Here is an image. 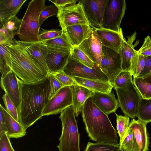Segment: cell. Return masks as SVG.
Here are the masks:
<instances>
[{
	"instance_id": "1",
	"label": "cell",
	"mask_w": 151,
	"mask_h": 151,
	"mask_svg": "<svg viewBox=\"0 0 151 151\" xmlns=\"http://www.w3.org/2000/svg\"><path fill=\"white\" fill-rule=\"evenodd\" d=\"M18 81L20 96L19 122L26 130L42 116L43 110L49 100L50 81L48 75L32 83L19 78Z\"/></svg>"
},
{
	"instance_id": "2",
	"label": "cell",
	"mask_w": 151,
	"mask_h": 151,
	"mask_svg": "<svg viewBox=\"0 0 151 151\" xmlns=\"http://www.w3.org/2000/svg\"><path fill=\"white\" fill-rule=\"evenodd\" d=\"M82 112L85 129L91 140L96 142L119 144L117 132L108 116L96 106L91 98L85 102Z\"/></svg>"
},
{
	"instance_id": "3",
	"label": "cell",
	"mask_w": 151,
	"mask_h": 151,
	"mask_svg": "<svg viewBox=\"0 0 151 151\" xmlns=\"http://www.w3.org/2000/svg\"><path fill=\"white\" fill-rule=\"evenodd\" d=\"M12 71L27 83L39 81L49 73L30 56L19 41L14 40L10 46Z\"/></svg>"
},
{
	"instance_id": "4",
	"label": "cell",
	"mask_w": 151,
	"mask_h": 151,
	"mask_svg": "<svg viewBox=\"0 0 151 151\" xmlns=\"http://www.w3.org/2000/svg\"><path fill=\"white\" fill-rule=\"evenodd\" d=\"M45 0H32L29 3L22 19L20 27L16 32L20 40L24 42L39 41L40 14L45 7Z\"/></svg>"
},
{
	"instance_id": "5",
	"label": "cell",
	"mask_w": 151,
	"mask_h": 151,
	"mask_svg": "<svg viewBox=\"0 0 151 151\" xmlns=\"http://www.w3.org/2000/svg\"><path fill=\"white\" fill-rule=\"evenodd\" d=\"M73 106L61 112L62 130L57 147L59 151H80V135Z\"/></svg>"
},
{
	"instance_id": "6",
	"label": "cell",
	"mask_w": 151,
	"mask_h": 151,
	"mask_svg": "<svg viewBox=\"0 0 151 151\" xmlns=\"http://www.w3.org/2000/svg\"><path fill=\"white\" fill-rule=\"evenodd\" d=\"M114 89L119 107L123 113L129 117L134 119L137 116L142 98L132 81L125 88Z\"/></svg>"
},
{
	"instance_id": "7",
	"label": "cell",
	"mask_w": 151,
	"mask_h": 151,
	"mask_svg": "<svg viewBox=\"0 0 151 151\" xmlns=\"http://www.w3.org/2000/svg\"><path fill=\"white\" fill-rule=\"evenodd\" d=\"M126 7L125 0H108L104 12L102 28L123 33L120 25Z\"/></svg>"
},
{
	"instance_id": "8",
	"label": "cell",
	"mask_w": 151,
	"mask_h": 151,
	"mask_svg": "<svg viewBox=\"0 0 151 151\" xmlns=\"http://www.w3.org/2000/svg\"><path fill=\"white\" fill-rule=\"evenodd\" d=\"M40 44L45 55L46 63L49 73L63 70L68 63L71 50L46 45L40 41Z\"/></svg>"
},
{
	"instance_id": "9",
	"label": "cell",
	"mask_w": 151,
	"mask_h": 151,
	"mask_svg": "<svg viewBox=\"0 0 151 151\" xmlns=\"http://www.w3.org/2000/svg\"><path fill=\"white\" fill-rule=\"evenodd\" d=\"M63 71L73 78L78 77L109 82L107 76L97 65L95 64L92 68H90L73 59L70 55Z\"/></svg>"
},
{
	"instance_id": "10",
	"label": "cell",
	"mask_w": 151,
	"mask_h": 151,
	"mask_svg": "<svg viewBox=\"0 0 151 151\" xmlns=\"http://www.w3.org/2000/svg\"><path fill=\"white\" fill-rule=\"evenodd\" d=\"M100 68L112 85L117 76L123 70L121 58L117 52L102 45Z\"/></svg>"
},
{
	"instance_id": "11",
	"label": "cell",
	"mask_w": 151,
	"mask_h": 151,
	"mask_svg": "<svg viewBox=\"0 0 151 151\" xmlns=\"http://www.w3.org/2000/svg\"><path fill=\"white\" fill-rule=\"evenodd\" d=\"M57 17L62 30L66 27L75 25H89L83 6L78 2L58 9Z\"/></svg>"
},
{
	"instance_id": "12",
	"label": "cell",
	"mask_w": 151,
	"mask_h": 151,
	"mask_svg": "<svg viewBox=\"0 0 151 151\" xmlns=\"http://www.w3.org/2000/svg\"><path fill=\"white\" fill-rule=\"evenodd\" d=\"M73 104V94L70 86L63 87L49 100L43 110L42 116L61 112Z\"/></svg>"
},
{
	"instance_id": "13",
	"label": "cell",
	"mask_w": 151,
	"mask_h": 151,
	"mask_svg": "<svg viewBox=\"0 0 151 151\" xmlns=\"http://www.w3.org/2000/svg\"><path fill=\"white\" fill-rule=\"evenodd\" d=\"M108 0H79L89 25L94 30L102 28L104 12Z\"/></svg>"
},
{
	"instance_id": "14",
	"label": "cell",
	"mask_w": 151,
	"mask_h": 151,
	"mask_svg": "<svg viewBox=\"0 0 151 151\" xmlns=\"http://www.w3.org/2000/svg\"><path fill=\"white\" fill-rule=\"evenodd\" d=\"M99 68L102 55V45L94 31L78 46Z\"/></svg>"
},
{
	"instance_id": "15",
	"label": "cell",
	"mask_w": 151,
	"mask_h": 151,
	"mask_svg": "<svg viewBox=\"0 0 151 151\" xmlns=\"http://www.w3.org/2000/svg\"><path fill=\"white\" fill-rule=\"evenodd\" d=\"M18 78L12 71L4 77H1L0 83L1 88L13 102L18 111L20 96Z\"/></svg>"
},
{
	"instance_id": "16",
	"label": "cell",
	"mask_w": 151,
	"mask_h": 151,
	"mask_svg": "<svg viewBox=\"0 0 151 151\" xmlns=\"http://www.w3.org/2000/svg\"><path fill=\"white\" fill-rule=\"evenodd\" d=\"M63 30L73 47H77L90 37L94 30L90 26L78 24L68 26Z\"/></svg>"
},
{
	"instance_id": "17",
	"label": "cell",
	"mask_w": 151,
	"mask_h": 151,
	"mask_svg": "<svg viewBox=\"0 0 151 151\" xmlns=\"http://www.w3.org/2000/svg\"><path fill=\"white\" fill-rule=\"evenodd\" d=\"M91 98L96 106L108 116L115 112L119 107L113 91L109 93L95 92Z\"/></svg>"
},
{
	"instance_id": "18",
	"label": "cell",
	"mask_w": 151,
	"mask_h": 151,
	"mask_svg": "<svg viewBox=\"0 0 151 151\" xmlns=\"http://www.w3.org/2000/svg\"><path fill=\"white\" fill-rule=\"evenodd\" d=\"M94 31L100 40L102 45L111 48L119 53L124 38L123 33H119L104 28L95 29Z\"/></svg>"
},
{
	"instance_id": "19",
	"label": "cell",
	"mask_w": 151,
	"mask_h": 151,
	"mask_svg": "<svg viewBox=\"0 0 151 151\" xmlns=\"http://www.w3.org/2000/svg\"><path fill=\"white\" fill-rule=\"evenodd\" d=\"M147 124L138 119H132L129 127L133 131L137 151H148L149 140L146 125Z\"/></svg>"
},
{
	"instance_id": "20",
	"label": "cell",
	"mask_w": 151,
	"mask_h": 151,
	"mask_svg": "<svg viewBox=\"0 0 151 151\" xmlns=\"http://www.w3.org/2000/svg\"><path fill=\"white\" fill-rule=\"evenodd\" d=\"M70 86L73 94L72 105L75 116L78 117L82 111L85 102L88 99L92 96L94 92L78 85Z\"/></svg>"
},
{
	"instance_id": "21",
	"label": "cell",
	"mask_w": 151,
	"mask_h": 151,
	"mask_svg": "<svg viewBox=\"0 0 151 151\" xmlns=\"http://www.w3.org/2000/svg\"><path fill=\"white\" fill-rule=\"evenodd\" d=\"M136 35L137 33L134 32L127 37V41L125 38L123 41L119 52L121 58L123 71L130 72L131 60L135 51L133 43L136 39Z\"/></svg>"
},
{
	"instance_id": "22",
	"label": "cell",
	"mask_w": 151,
	"mask_h": 151,
	"mask_svg": "<svg viewBox=\"0 0 151 151\" xmlns=\"http://www.w3.org/2000/svg\"><path fill=\"white\" fill-rule=\"evenodd\" d=\"M26 1V0H0V23L16 16Z\"/></svg>"
},
{
	"instance_id": "23",
	"label": "cell",
	"mask_w": 151,
	"mask_h": 151,
	"mask_svg": "<svg viewBox=\"0 0 151 151\" xmlns=\"http://www.w3.org/2000/svg\"><path fill=\"white\" fill-rule=\"evenodd\" d=\"M78 85L83 86L93 92L109 93L114 86L109 82L78 77H73Z\"/></svg>"
},
{
	"instance_id": "24",
	"label": "cell",
	"mask_w": 151,
	"mask_h": 151,
	"mask_svg": "<svg viewBox=\"0 0 151 151\" xmlns=\"http://www.w3.org/2000/svg\"><path fill=\"white\" fill-rule=\"evenodd\" d=\"M5 117L6 132L9 137L16 139L25 135L27 133L22 125L6 111L2 106Z\"/></svg>"
},
{
	"instance_id": "25",
	"label": "cell",
	"mask_w": 151,
	"mask_h": 151,
	"mask_svg": "<svg viewBox=\"0 0 151 151\" xmlns=\"http://www.w3.org/2000/svg\"><path fill=\"white\" fill-rule=\"evenodd\" d=\"M19 41L33 59L49 73L46 63L45 55L40 46V42H28Z\"/></svg>"
},
{
	"instance_id": "26",
	"label": "cell",
	"mask_w": 151,
	"mask_h": 151,
	"mask_svg": "<svg viewBox=\"0 0 151 151\" xmlns=\"http://www.w3.org/2000/svg\"><path fill=\"white\" fill-rule=\"evenodd\" d=\"M10 46L7 44H0V71L2 78L12 71Z\"/></svg>"
},
{
	"instance_id": "27",
	"label": "cell",
	"mask_w": 151,
	"mask_h": 151,
	"mask_svg": "<svg viewBox=\"0 0 151 151\" xmlns=\"http://www.w3.org/2000/svg\"><path fill=\"white\" fill-rule=\"evenodd\" d=\"M22 20L15 16L0 23V31L4 33L12 44L14 42V36L20 27Z\"/></svg>"
},
{
	"instance_id": "28",
	"label": "cell",
	"mask_w": 151,
	"mask_h": 151,
	"mask_svg": "<svg viewBox=\"0 0 151 151\" xmlns=\"http://www.w3.org/2000/svg\"><path fill=\"white\" fill-rule=\"evenodd\" d=\"M146 57L138 53L135 50L131 60L130 73L133 78L137 77L143 70L145 65Z\"/></svg>"
},
{
	"instance_id": "29",
	"label": "cell",
	"mask_w": 151,
	"mask_h": 151,
	"mask_svg": "<svg viewBox=\"0 0 151 151\" xmlns=\"http://www.w3.org/2000/svg\"><path fill=\"white\" fill-rule=\"evenodd\" d=\"M132 83L143 99H151V84L145 81L142 78H133Z\"/></svg>"
},
{
	"instance_id": "30",
	"label": "cell",
	"mask_w": 151,
	"mask_h": 151,
	"mask_svg": "<svg viewBox=\"0 0 151 151\" xmlns=\"http://www.w3.org/2000/svg\"><path fill=\"white\" fill-rule=\"evenodd\" d=\"M136 117L147 124L151 122V99H142Z\"/></svg>"
},
{
	"instance_id": "31",
	"label": "cell",
	"mask_w": 151,
	"mask_h": 151,
	"mask_svg": "<svg viewBox=\"0 0 151 151\" xmlns=\"http://www.w3.org/2000/svg\"><path fill=\"white\" fill-rule=\"evenodd\" d=\"M119 144L120 149L127 151H137L134 133L132 129L128 127L126 135Z\"/></svg>"
},
{
	"instance_id": "32",
	"label": "cell",
	"mask_w": 151,
	"mask_h": 151,
	"mask_svg": "<svg viewBox=\"0 0 151 151\" xmlns=\"http://www.w3.org/2000/svg\"><path fill=\"white\" fill-rule=\"evenodd\" d=\"M70 57L91 68L95 65L86 53L78 47H73L71 50Z\"/></svg>"
},
{
	"instance_id": "33",
	"label": "cell",
	"mask_w": 151,
	"mask_h": 151,
	"mask_svg": "<svg viewBox=\"0 0 151 151\" xmlns=\"http://www.w3.org/2000/svg\"><path fill=\"white\" fill-rule=\"evenodd\" d=\"M42 42L46 45L68 49L71 50L73 48L63 30L61 36Z\"/></svg>"
},
{
	"instance_id": "34",
	"label": "cell",
	"mask_w": 151,
	"mask_h": 151,
	"mask_svg": "<svg viewBox=\"0 0 151 151\" xmlns=\"http://www.w3.org/2000/svg\"><path fill=\"white\" fill-rule=\"evenodd\" d=\"M119 147V144L115 145L105 143L88 142L85 151H117Z\"/></svg>"
},
{
	"instance_id": "35",
	"label": "cell",
	"mask_w": 151,
	"mask_h": 151,
	"mask_svg": "<svg viewBox=\"0 0 151 151\" xmlns=\"http://www.w3.org/2000/svg\"><path fill=\"white\" fill-rule=\"evenodd\" d=\"M115 114L116 116V128L119 136L120 142L127 131L129 124V117L125 115L123 116L116 113Z\"/></svg>"
},
{
	"instance_id": "36",
	"label": "cell",
	"mask_w": 151,
	"mask_h": 151,
	"mask_svg": "<svg viewBox=\"0 0 151 151\" xmlns=\"http://www.w3.org/2000/svg\"><path fill=\"white\" fill-rule=\"evenodd\" d=\"M132 75L130 72L122 71L116 76L113 85L114 88L127 87L132 81Z\"/></svg>"
},
{
	"instance_id": "37",
	"label": "cell",
	"mask_w": 151,
	"mask_h": 151,
	"mask_svg": "<svg viewBox=\"0 0 151 151\" xmlns=\"http://www.w3.org/2000/svg\"><path fill=\"white\" fill-rule=\"evenodd\" d=\"M50 73L55 77L63 87L78 85L73 77L66 74L63 70Z\"/></svg>"
},
{
	"instance_id": "38",
	"label": "cell",
	"mask_w": 151,
	"mask_h": 151,
	"mask_svg": "<svg viewBox=\"0 0 151 151\" xmlns=\"http://www.w3.org/2000/svg\"><path fill=\"white\" fill-rule=\"evenodd\" d=\"M39 34V41H43L52 39L60 36L62 33V30L52 29L47 30L42 28Z\"/></svg>"
},
{
	"instance_id": "39",
	"label": "cell",
	"mask_w": 151,
	"mask_h": 151,
	"mask_svg": "<svg viewBox=\"0 0 151 151\" xmlns=\"http://www.w3.org/2000/svg\"><path fill=\"white\" fill-rule=\"evenodd\" d=\"M2 98L6 111L13 117L19 122L18 110L13 102L6 93L3 95Z\"/></svg>"
},
{
	"instance_id": "40",
	"label": "cell",
	"mask_w": 151,
	"mask_h": 151,
	"mask_svg": "<svg viewBox=\"0 0 151 151\" xmlns=\"http://www.w3.org/2000/svg\"><path fill=\"white\" fill-rule=\"evenodd\" d=\"M58 9L54 4L45 6L40 14L39 25L40 28L44 21L48 17L57 14Z\"/></svg>"
},
{
	"instance_id": "41",
	"label": "cell",
	"mask_w": 151,
	"mask_h": 151,
	"mask_svg": "<svg viewBox=\"0 0 151 151\" xmlns=\"http://www.w3.org/2000/svg\"><path fill=\"white\" fill-rule=\"evenodd\" d=\"M50 87L49 100L51 99L62 87H63L60 82L51 73H49Z\"/></svg>"
},
{
	"instance_id": "42",
	"label": "cell",
	"mask_w": 151,
	"mask_h": 151,
	"mask_svg": "<svg viewBox=\"0 0 151 151\" xmlns=\"http://www.w3.org/2000/svg\"><path fill=\"white\" fill-rule=\"evenodd\" d=\"M0 151H15L6 132L0 137Z\"/></svg>"
},
{
	"instance_id": "43",
	"label": "cell",
	"mask_w": 151,
	"mask_h": 151,
	"mask_svg": "<svg viewBox=\"0 0 151 151\" xmlns=\"http://www.w3.org/2000/svg\"><path fill=\"white\" fill-rule=\"evenodd\" d=\"M137 52L146 57L151 55V38L149 36L145 38L142 46Z\"/></svg>"
},
{
	"instance_id": "44",
	"label": "cell",
	"mask_w": 151,
	"mask_h": 151,
	"mask_svg": "<svg viewBox=\"0 0 151 151\" xmlns=\"http://www.w3.org/2000/svg\"><path fill=\"white\" fill-rule=\"evenodd\" d=\"M151 73V55L146 57L145 64L144 68L137 77L143 78Z\"/></svg>"
},
{
	"instance_id": "45",
	"label": "cell",
	"mask_w": 151,
	"mask_h": 151,
	"mask_svg": "<svg viewBox=\"0 0 151 151\" xmlns=\"http://www.w3.org/2000/svg\"><path fill=\"white\" fill-rule=\"evenodd\" d=\"M49 1L52 2L58 9L63 8L71 4H76V0H52Z\"/></svg>"
},
{
	"instance_id": "46",
	"label": "cell",
	"mask_w": 151,
	"mask_h": 151,
	"mask_svg": "<svg viewBox=\"0 0 151 151\" xmlns=\"http://www.w3.org/2000/svg\"><path fill=\"white\" fill-rule=\"evenodd\" d=\"M2 105H0V137L6 132V119Z\"/></svg>"
},
{
	"instance_id": "47",
	"label": "cell",
	"mask_w": 151,
	"mask_h": 151,
	"mask_svg": "<svg viewBox=\"0 0 151 151\" xmlns=\"http://www.w3.org/2000/svg\"><path fill=\"white\" fill-rule=\"evenodd\" d=\"M142 78L145 81L151 84V73Z\"/></svg>"
},
{
	"instance_id": "48",
	"label": "cell",
	"mask_w": 151,
	"mask_h": 151,
	"mask_svg": "<svg viewBox=\"0 0 151 151\" xmlns=\"http://www.w3.org/2000/svg\"><path fill=\"white\" fill-rule=\"evenodd\" d=\"M117 151H127L126 150L119 149Z\"/></svg>"
}]
</instances>
